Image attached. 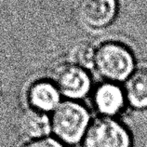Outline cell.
Segmentation results:
<instances>
[{
  "mask_svg": "<svg viewBox=\"0 0 147 147\" xmlns=\"http://www.w3.org/2000/svg\"><path fill=\"white\" fill-rule=\"evenodd\" d=\"M50 115L51 135L65 145L82 142L91 121L88 108L78 100H64Z\"/></svg>",
  "mask_w": 147,
  "mask_h": 147,
  "instance_id": "6da1fadb",
  "label": "cell"
},
{
  "mask_svg": "<svg viewBox=\"0 0 147 147\" xmlns=\"http://www.w3.org/2000/svg\"><path fill=\"white\" fill-rule=\"evenodd\" d=\"M94 67L110 82L127 80L134 67V59L129 49L117 42H106L95 51Z\"/></svg>",
  "mask_w": 147,
  "mask_h": 147,
  "instance_id": "7a4b0ae2",
  "label": "cell"
},
{
  "mask_svg": "<svg viewBox=\"0 0 147 147\" xmlns=\"http://www.w3.org/2000/svg\"><path fill=\"white\" fill-rule=\"evenodd\" d=\"M129 131L115 117L99 115L91 121L82 140L83 147H131Z\"/></svg>",
  "mask_w": 147,
  "mask_h": 147,
  "instance_id": "3957f363",
  "label": "cell"
},
{
  "mask_svg": "<svg viewBox=\"0 0 147 147\" xmlns=\"http://www.w3.org/2000/svg\"><path fill=\"white\" fill-rule=\"evenodd\" d=\"M52 81L65 100H79L91 90V78L88 70L73 63L58 65L53 71Z\"/></svg>",
  "mask_w": 147,
  "mask_h": 147,
  "instance_id": "277c9868",
  "label": "cell"
},
{
  "mask_svg": "<svg viewBox=\"0 0 147 147\" xmlns=\"http://www.w3.org/2000/svg\"><path fill=\"white\" fill-rule=\"evenodd\" d=\"M115 0H79L77 14L83 24L90 28H102L109 25L117 15Z\"/></svg>",
  "mask_w": 147,
  "mask_h": 147,
  "instance_id": "5b68a950",
  "label": "cell"
},
{
  "mask_svg": "<svg viewBox=\"0 0 147 147\" xmlns=\"http://www.w3.org/2000/svg\"><path fill=\"white\" fill-rule=\"evenodd\" d=\"M125 102L124 90L115 82H103L95 88L93 103L100 115L115 117L123 110Z\"/></svg>",
  "mask_w": 147,
  "mask_h": 147,
  "instance_id": "8992f818",
  "label": "cell"
},
{
  "mask_svg": "<svg viewBox=\"0 0 147 147\" xmlns=\"http://www.w3.org/2000/svg\"><path fill=\"white\" fill-rule=\"evenodd\" d=\"M61 95L51 80H38L27 90V102L34 110L51 114L61 102Z\"/></svg>",
  "mask_w": 147,
  "mask_h": 147,
  "instance_id": "52a82bcc",
  "label": "cell"
},
{
  "mask_svg": "<svg viewBox=\"0 0 147 147\" xmlns=\"http://www.w3.org/2000/svg\"><path fill=\"white\" fill-rule=\"evenodd\" d=\"M20 132L27 140L44 138L51 135V122L49 114L29 108L22 115Z\"/></svg>",
  "mask_w": 147,
  "mask_h": 147,
  "instance_id": "ba28073f",
  "label": "cell"
},
{
  "mask_svg": "<svg viewBox=\"0 0 147 147\" xmlns=\"http://www.w3.org/2000/svg\"><path fill=\"white\" fill-rule=\"evenodd\" d=\"M126 102L135 109L147 108V70L141 69L127 77L124 88Z\"/></svg>",
  "mask_w": 147,
  "mask_h": 147,
  "instance_id": "9c48e42d",
  "label": "cell"
},
{
  "mask_svg": "<svg viewBox=\"0 0 147 147\" xmlns=\"http://www.w3.org/2000/svg\"><path fill=\"white\" fill-rule=\"evenodd\" d=\"M95 51L96 49H94L90 45H81L74 50V61L72 63L87 69V70L91 67H94Z\"/></svg>",
  "mask_w": 147,
  "mask_h": 147,
  "instance_id": "30bf717a",
  "label": "cell"
},
{
  "mask_svg": "<svg viewBox=\"0 0 147 147\" xmlns=\"http://www.w3.org/2000/svg\"><path fill=\"white\" fill-rule=\"evenodd\" d=\"M20 147H65V144L53 135H49L44 138L27 140Z\"/></svg>",
  "mask_w": 147,
  "mask_h": 147,
  "instance_id": "8fae6325",
  "label": "cell"
}]
</instances>
